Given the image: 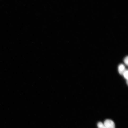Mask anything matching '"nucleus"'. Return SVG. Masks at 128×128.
Returning a JSON list of instances; mask_svg holds the SVG:
<instances>
[{
	"mask_svg": "<svg viewBox=\"0 0 128 128\" xmlns=\"http://www.w3.org/2000/svg\"><path fill=\"white\" fill-rule=\"evenodd\" d=\"M104 124L106 128H115L114 122L110 119H106L105 121Z\"/></svg>",
	"mask_w": 128,
	"mask_h": 128,
	"instance_id": "f257e3e1",
	"label": "nucleus"
},
{
	"mask_svg": "<svg viewBox=\"0 0 128 128\" xmlns=\"http://www.w3.org/2000/svg\"><path fill=\"white\" fill-rule=\"evenodd\" d=\"M118 69L119 73L121 75H123L124 72L125 70L124 65L122 64H120L119 65Z\"/></svg>",
	"mask_w": 128,
	"mask_h": 128,
	"instance_id": "f03ea898",
	"label": "nucleus"
},
{
	"mask_svg": "<svg viewBox=\"0 0 128 128\" xmlns=\"http://www.w3.org/2000/svg\"><path fill=\"white\" fill-rule=\"evenodd\" d=\"M97 125L98 128H106L104 124L101 122H98Z\"/></svg>",
	"mask_w": 128,
	"mask_h": 128,
	"instance_id": "7ed1b4c3",
	"label": "nucleus"
},
{
	"mask_svg": "<svg viewBox=\"0 0 128 128\" xmlns=\"http://www.w3.org/2000/svg\"><path fill=\"white\" fill-rule=\"evenodd\" d=\"M128 71L127 70H125L124 72L123 75L124 78L127 79H128Z\"/></svg>",
	"mask_w": 128,
	"mask_h": 128,
	"instance_id": "20e7f679",
	"label": "nucleus"
},
{
	"mask_svg": "<svg viewBox=\"0 0 128 128\" xmlns=\"http://www.w3.org/2000/svg\"><path fill=\"white\" fill-rule=\"evenodd\" d=\"M128 56L125 57L124 59V62L125 64L127 65H128Z\"/></svg>",
	"mask_w": 128,
	"mask_h": 128,
	"instance_id": "39448f33",
	"label": "nucleus"
}]
</instances>
